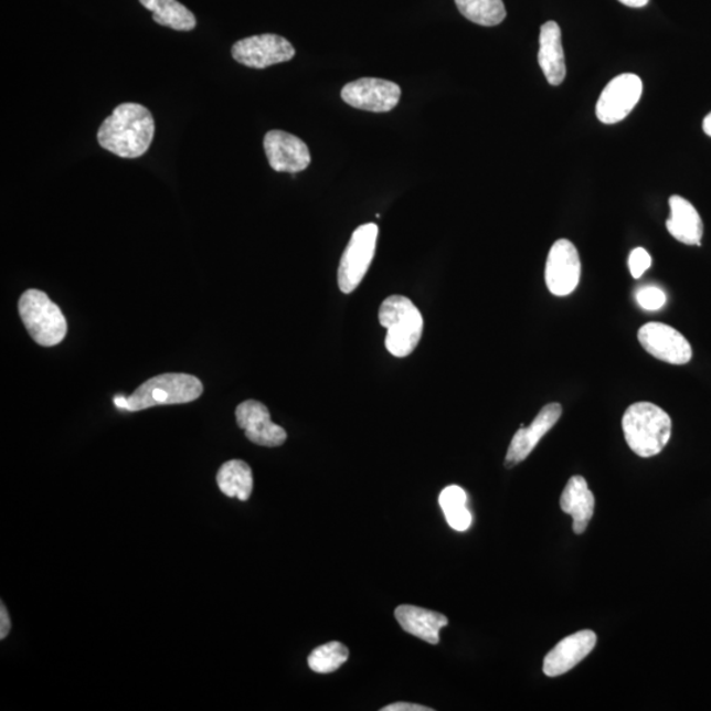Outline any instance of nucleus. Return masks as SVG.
Returning a JSON list of instances; mask_svg holds the SVG:
<instances>
[{
    "label": "nucleus",
    "instance_id": "f257e3e1",
    "mask_svg": "<svg viewBox=\"0 0 711 711\" xmlns=\"http://www.w3.org/2000/svg\"><path fill=\"white\" fill-rule=\"evenodd\" d=\"M153 138V116L139 104L116 107L98 131L99 146L123 159H138L146 155Z\"/></svg>",
    "mask_w": 711,
    "mask_h": 711
},
{
    "label": "nucleus",
    "instance_id": "f03ea898",
    "mask_svg": "<svg viewBox=\"0 0 711 711\" xmlns=\"http://www.w3.org/2000/svg\"><path fill=\"white\" fill-rule=\"evenodd\" d=\"M622 427L627 446L645 459L659 455L672 435L671 416L651 402H637L628 407Z\"/></svg>",
    "mask_w": 711,
    "mask_h": 711
},
{
    "label": "nucleus",
    "instance_id": "7ed1b4c3",
    "mask_svg": "<svg viewBox=\"0 0 711 711\" xmlns=\"http://www.w3.org/2000/svg\"><path fill=\"white\" fill-rule=\"evenodd\" d=\"M380 325L386 328V350L395 358H406L420 344L423 333V318L412 299L392 296L382 303L379 311Z\"/></svg>",
    "mask_w": 711,
    "mask_h": 711
},
{
    "label": "nucleus",
    "instance_id": "20e7f679",
    "mask_svg": "<svg viewBox=\"0 0 711 711\" xmlns=\"http://www.w3.org/2000/svg\"><path fill=\"white\" fill-rule=\"evenodd\" d=\"M203 393V384L195 375L166 373L156 375L127 396V412H141L156 406L182 405L193 402Z\"/></svg>",
    "mask_w": 711,
    "mask_h": 711
},
{
    "label": "nucleus",
    "instance_id": "39448f33",
    "mask_svg": "<svg viewBox=\"0 0 711 711\" xmlns=\"http://www.w3.org/2000/svg\"><path fill=\"white\" fill-rule=\"evenodd\" d=\"M19 314L25 330L41 347L59 346L66 337L63 311L45 293L31 289L19 299Z\"/></svg>",
    "mask_w": 711,
    "mask_h": 711
},
{
    "label": "nucleus",
    "instance_id": "423d86ee",
    "mask_svg": "<svg viewBox=\"0 0 711 711\" xmlns=\"http://www.w3.org/2000/svg\"><path fill=\"white\" fill-rule=\"evenodd\" d=\"M379 227L378 224H362L354 230L350 243L341 256L338 284L339 289L350 294L358 289L364 279L369 266H371L378 247Z\"/></svg>",
    "mask_w": 711,
    "mask_h": 711
},
{
    "label": "nucleus",
    "instance_id": "0eeeda50",
    "mask_svg": "<svg viewBox=\"0 0 711 711\" xmlns=\"http://www.w3.org/2000/svg\"><path fill=\"white\" fill-rule=\"evenodd\" d=\"M231 54L238 64L252 70H265L293 60L296 56V50L285 38L265 33V35L238 40L232 46Z\"/></svg>",
    "mask_w": 711,
    "mask_h": 711
},
{
    "label": "nucleus",
    "instance_id": "6e6552de",
    "mask_svg": "<svg viewBox=\"0 0 711 711\" xmlns=\"http://www.w3.org/2000/svg\"><path fill=\"white\" fill-rule=\"evenodd\" d=\"M643 94V82L637 74H620L608 82L596 106V115L604 125H615L627 118Z\"/></svg>",
    "mask_w": 711,
    "mask_h": 711
},
{
    "label": "nucleus",
    "instance_id": "1a4fd4ad",
    "mask_svg": "<svg viewBox=\"0 0 711 711\" xmlns=\"http://www.w3.org/2000/svg\"><path fill=\"white\" fill-rule=\"evenodd\" d=\"M639 343L655 359L672 365H686L692 360V347L673 327L649 321L638 332Z\"/></svg>",
    "mask_w": 711,
    "mask_h": 711
},
{
    "label": "nucleus",
    "instance_id": "9d476101",
    "mask_svg": "<svg viewBox=\"0 0 711 711\" xmlns=\"http://www.w3.org/2000/svg\"><path fill=\"white\" fill-rule=\"evenodd\" d=\"M581 259L574 244L560 238L546 257L545 284L553 296H570L580 284Z\"/></svg>",
    "mask_w": 711,
    "mask_h": 711
},
{
    "label": "nucleus",
    "instance_id": "9b49d317",
    "mask_svg": "<svg viewBox=\"0 0 711 711\" xmlns=\"http://www.w3.org/2000/svg\"><path fill=\"white\" fill-rule=\"evenodd\" d=\"M347 105L369 113H389L399 105L401 87L381 78H360L341 91Z\"/></svg>",
    "mask_w": 711,
    "mask_h": 711
},
{
    "label": "nucleus",
    "instance_id": "f8f14e48",
    "mask_svg": "<svg viewBox=\"0 0 711 711\" xmlns=\"http://www.w3.org/2000/svg\"><path fill=\"white\" fill-rule=\"evenodd\" d=\"M265 155L276 172L299 173L309 168L311 155L306 142L289 132L273 129L264 138Z\"/></svg>",
    "mask_w": 711,
    "mask_h": 711
},
{
    "label": "nucleus",
    "instance_id": "ddd939ff",
    "mask_svg": "<svg viewBox=\"0 0 711 711\" xmlns=\"http://www.w3.org/2000/svg\"><path fill=\"white\" fill-rule=\"evenodd\" d=\"M236 422L248 441L262 447H279L286 442V431L270 420L268 407L258 401H245L236 407Z\"/></svg>",
    "mask_w": 711,
    "mask_h": 711
},
{
    "label": "nucleus",
    "instance_id": "4468645a",
    "mask_svg": "<svg viewBox=\"0 0 711 711\" xmlns=\"http://www.w3.org/2000/svg\"><path fill=\"white\" fill-rule=\"evenodd\" d=\"M562 414L563 407L560 403H549L540 410L529 427H521L510 443L505 459L506 468L516 467L528 459L539 442L556 425Z\"/></svg>",
    "mask_w": 711,
    "mask_h": 711
},
{
    "label": "nucleus",
    "instance_id": "2eb2a0df",
    "mask_svg": "<svg viewBox=\"0 0 711 711\" xmlns=\"http://www.w3.org/2000/svg\"><path fill=\"white\" fill-rule=\"evenodd\" d=\"M596 645L597 635L592 630L574 633L560 640L544 658V675L558 677L570 672L586 656H590Z\"/></svg>",
    "mask_w": 711,
    "mask_h": 711
},
{
    "label": "nucleus",
    "instance_id": "dca6fc26",
    "mask_svg": "<svg viewBox=\"0 0 711 711\" xmlns=\"http://www.w3.org/2000/svg\"><path fill=\"white\" fill-rule=\"evenodd\" d=\"M538 61L550 85L563 84L566 66L562 30L556 22H546L540 29Z\"/></svg>",
    "mask_w": 711,
    "mask_h": 711
},
{
    "label": "nucleus",
    "instance_id": "f3484780",
    "mask_svg": "<svg viewBox=\"0 0 711 711\" xmlns=\"http://www.w3.org/2000/svg\"><path fill=\"white\" fill-rule=\"evenodd\" d=\"M394 614L403 630L429 645L441 641V630L448 625L446 615L418 606L401 605L395 608Z\"/></svg>",
    "mask_w": 711,
    "mask_h": 711
},
{
    "label": "nucleus",
    "instance_id": "a211bd4d",
    "mask_svg": "<svg viewBox=\"0 0 711 711\" xmlns=\"http://www.w3.org/2000/svg\"><path fill=\"white\" fill-rule=\"evenodd\" d=\"M671 215L667 221V230L677 242L701 247L703 223L699 211L692 203L680 195L669 198Z\"/></svg>",
    "mask_w": 711,
    "mask_h": 711
},
{
    "label": "nucleus",
    "instance_id": "6ab92c4d",
    "mask_svg": "<svg viewBox=\"0 0 711 711\" xmlns=\"http://www.w3.org/2000/svg\"><path fill=\"white\" fill-rule=\"evenodd\" d=\"M560 508L573 518V531L581 535L594 514V496L584 477L573 476L560 498Z\"/></svg>",
    "mask_w": 711,
    "mask_h": 711
},
{
    "label": "nucleus",
    "instance_id": "aec40b11",
    "mask_svg": "<svg viewBox=\"0 0 711 711\" xmlns=\"http://www.w3.org/2000/svg\"><path fill=\"white\" fill-rule=\"evenodd\" d=\"M216 482L224 496L248 501L253 490L252 469L242 460L224 463L217 471Z\"/></svg>",
    "mask_w": 711,
    "mask_h": 711
},
{
    "label": "nucleus",
    "instance_id": "412c9836",
    "mask_svg": "<svg viewBox=\"0 0 711 711\" xmlns=\"http://www.w3.org/2000/svg\"><path fill=\"white\" fill-rule=\"evenodd\" d=\"M140 3L152 11L157 24L184 32L193 31L197 26L194 13L178 0H140Z\"/></svg>",
    "mask_w": 711,
    "mask_h": 711
},
{
    "label": "nucleus",
    "instance_id": "4be33fe9",
    "mask_svg": "<svg viewBox=\"0 0 711 711\" xmlns=\"http://www.w3.org/2000/svg\"><path fill=\"white\" fill-rule=\"evenodd\" d=\"M439 503L449 528L456 531H467L470 528L474 518L467 508L468 497L463 488L450 485L442 491Z\"/></svg>",
    "mask_w": 711,
    "mask_h": 711
},
{
    "label": "nucleus",
    "instance_id": "5701e85b",
    "mask_svg": "<svg viewBox=\"0 0 711 711\" xmlns=\"http://www.w3.org/2000/svg\"><path fill=\"white\" fill-rule=\"evenodd\" d=\"M464 18L478 25L495 26L506 19L502 0H455Z\"/></svg>",
    "mask_w": 711,
    "mask_h": 711
},
{
    "label": "nucleus",
    "instance_id": "b1692460",
    "mask_svg": "<svg viewBox=\"0 0 711 711\" xmlns=\"http://www.w3.org/2000/svg\"><path fill=\"white\" fill-rule=\"evenodd\" d=\"M350 656V651L339 641H330L320 646L310 654L309 667L311 671L327 675L338 671L344 665Z\"/></svg>",
    "mask_w": 711,
    "mask_h": 711
},
{
    "label": "nucleus",
    "instance_id": "393cba45",
    "mask_svg": "<svg viewBox=\"0 0 711 711\" xmlns=\"http://www.w3.org/2000/svg\"><path fill=\"white\" fill-rule=\"evenodd\" d=\"M637 300L643 310L658 311L666 305L667 297L658 286H645L637 293Z\"/></svg>",
    "mask_w": 711,
    "mask_h": 711
},
{
    "label": "nucleus",
    "instance_id": "a878e982",
    "mask_svg": "<svg viewBox=\"0 0 711 711\" xmlns=\"http://www.w3.org/2000/svg\"><path fill=\"white\" fill-rule=\"evenodd\" d=\"M652 257L645 248H635L628 257V269L634 278H640L651 268Z\"/></svg>",
    "mask_w": 711,
    "mask_h": 711
},
{
    "label": "nucleus",
    "instance_id": "bb28decb",
    "mask_svg": "<svg viewBox=\"0 0 711 711\" xmlns=\"http://www.w3.org/2000/svg\"><path fill=\"white\" fill-rule=\"evenodd\" d=\"M381 711H433V709L422 705H416V703L408 702H396L392 705L382 708Z\"/></svg>",
    "mask_w": 711,
    "mask_h": 711
},
{
    "label": "nucleus",
    "instance_id": "cd10ccee",
    "mask_svg": "<svg viewBox=\"0 0 711 711\" xmlns=\"http://www.w3.org/2000/svg\"><path fill=\"white\" fill-rule=\"evenodd\" d=\"M11 632V619L9 612H7L6 606L2 604L0 607V639H6L9 637Z\"/></svg>",
    "mask_w": 711,
    "mask_h": 711
},
{
    "label": "nucleus",
    "instance_id": "c85d7f7f",
    "mask_svg": "<svg viewBox=\"0 0 711 711\" xmlns=\"http://www.w3.org/2000/svg\"><path fill=\"white\" fill-rule=\"evenodd\" d=\"M622 4L633 7V9H641L648 4L649 0H618Z\"/></svg>",
    "mask_w": 711,
    "mask_h": 711
},
{
    "label": "nucleus",
    "instance_id": "c756f323",
    "mask_svg": "<svg viewBox=\"0 0 711 711\" xmlns=\"http://www.w3.org/2000/svg\"><path fill=\"white\" fill-rule=\"evenodd\" d=\"M703 131L711 138V113L703 119Z\"/></svg>",
    "mask_w": 711,
    "mask_h": 711
}]
</instances>
